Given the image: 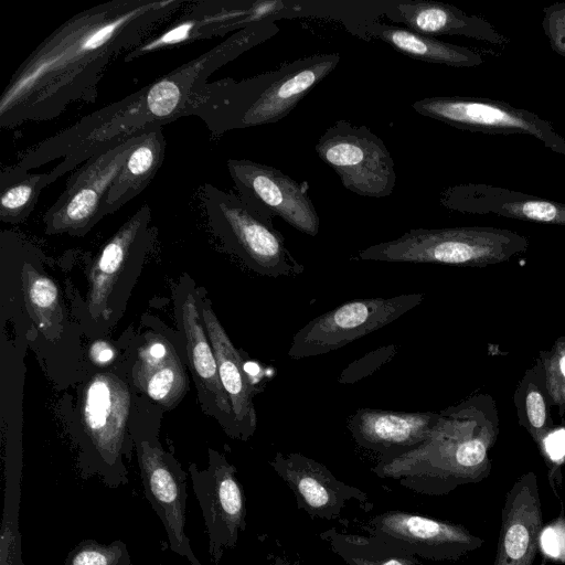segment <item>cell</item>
I'll list each match as a JSON object with an SVG mask.
<instances>
[{"label":"cell","instance_id":"obj_1","mask_svg":"<svg viewBox=\"0 0 565 565\" xmlns=\"http://www.w3.org/2000/svg\"><path fill=\"white\" fill-rule=\"evenodd\" d=\"M186 0H111L87 8L49 34L17 67L0 96V127L61 116L95 103L111 60L146 39Z\"/></svg>","mask_w":565,"mask_h":565},{"label":"cell","instance_id":"obj_2","mask_svg":"<svg viewBox=\"0 0 565 565\" xmlns=\"http://www.w3.org/2000/svg\"><path fill=\"white\" fill-rule=\"evenodd\" d=\"M278 31L275 20L268 19L234 32L222 43L137 92L82 117L30 147L17 164L30 171L63 159L51 170L57 180L94 154L134 135L192 116L201 92L216 70Z\"/></svg>","mask_w":565,"mask_h":565},{"label":"cell","instance_id":"obj_3","mask_svg":"<svg viewBox=\"0 0 565 565\" xmlns=\"http://www.w3.org/2000/svg\"><path fill=\"white\" fill-rule=\"evenodd\" d=\"M338 53L317 54L249 78L209 82L192 116L214 135L282 119L339 64Z\"/></svg>","mask_w":565,"mask_h":565},{"label":"cell","instance_id":"obj_4","mask_svg":"<svg viewBox=\"0 0 565 565\" xmlns=\"http://www.w3.org/2000/svg\"><path fill=\"white\" fill-rule=\"evenodd\" d=\"M132 395L111 372H97L84 384L79 401V469L83 478L98 477L109 488L128 483L124 458H131L128 422Z\"/></svg>","mask_w":565,"mask_h":565},{"label":"cell","instance_id":"obj_5","mask_svg":"<svg viewBox=\"0 0 565 565\" xmlns=\"http://www.w3.org/2000/svg\"><path fill=\"white\" fill-rule=\"evenodd\" d=\"M201 201L212 233L227 253L250 270L274 278L294 277L305 271L273 220L249 207L238 195L204 183Z\"/></svg>","mask_w":565,"mask_h":565},{"label":"cell","instance_id":"obj_6","mask_svg":"<svg viewBox=\"0 0 565 565\" xmlns=\"http://www.w3.org/2000/svg\"><path fill=\"white\" fill-rule=\"evenodd\" d=\"M527 247V239L494 227L414 228L371 245L355 259L386 263L476 265L503 259Z\"/></svg>","mask_w":565,"mask_h":565},{"label":"cell","instance_id":"obj_7","mask_svg":"<svg viewBox=\"0 0 565 565\" xmlns=\"http://www.w3.org/2000/svg\"><path fill=\"white\" fill-rule=\"evenodd\" d=\"M443 419L428 439L401 455L381 458L372 472L427 495H444L459 486L482 479L487 459L484 443L479 438L451 443Z\"/></svg>","mask_w":565,"mask_h":565},{"label":"cell","instance_id":"obj_8","mask_svg":"<svg viewBox=\"0 0 565 565\" xmlns=\"http://www.w3.org/2000/svg\"><path fill=\"white\" fill-rule=\"evenodd\" d=\"M151 209L143 204L102 246L88 269L86 308L89 317L116 321L141 271L153 238Z\"/></svg>","mask_w":565,"mask_h":565},{"label":"cell","instance_id":"obj_9","mask_svg":"<svg viewBox=\"0 0 565 565\" xmlns=\"http://www.w3.org/2000/svg\"><path fill=\"white\" fill-rule=\"evenodd\" d=\"M142 132L94 154L72 172L43 215L46 234L81 237L107 215L109 189Z\"/></svg>","mask_w":565,"mask_h":565},{"label":"cell","instance_id":"obj_10","mask_svg":"<svg viewBox=\"0 0 565 565\" xmlns=\"http://www.w3.org/2000/svg\"><path fill=\"white\" fill-rule=\"evenodd\" d=\"M315 150L347 190L369 198L393 193L394 160L384 141L366 126L337 120L321 135Z\"/></svg>","mask_w":565,"mask_h":565},{"label":"cell","instance_id":"obj_11","mask_svg":"<svg viewBox=\"0 0 565 565\" xmlns=\"http://www.w3.org/2000/svg\"><path fill=\"white\" fill-rule=\"evenodd\" d=\"M424 297V294H403L343 302L299 329L287 354L299 360L338 350L392 323L420 305Z\"/></svg>","mask_w":565,"mask_h":565},{"label":"cell","instance_id":"obj_12","mask_svg":"<svg viewBox=\"0 0 565 565\" xmlns=\"http://www.w3.org/2000/svg\"><path fill=\"white\" fill-rule=\"evenodd\" d=\"M413 109L458 129L489 135H529L551 151L565 154V138L537 114L488 97L434 96L416 100Z\"/></svg>","mask_w":565,"mask_h":565},{"label":"cell","instance_id":"obj_13","mask_svg":"<svg viewBox=\"0 0 565 565\" xmlns=\"http://www.w3.org/2000/svg\"><path fill=\"white\" fill-rule=\"evenodd\" d=\"M145 495L162 522L170 550L190 565H202L185 533L186 475L153 435L132 433Z\"/></svg>","mask_w":565,"mask_h":565},{"label":"cell","instance_id":"obj_14","mask_svg":"<svg viewBox=\"0 0 565 565\" xmlns=\"http://www.w3.org/2000/svg\"><path fill=\"white\" fill-rule=\"evenodd\" d=\"M237 470L226 457L209 449L204 469L190 463L189 475L202 511L211 559L218 564L224 552L234 548L246 529V500Z\"/></svg>","mask_w":565,"mask_h":565},{"label":"cell","instance_id":"obj_15","mask_svg":"<svg viewBox=\"0 0 565 565\" xmlns=\"http://www.w3.org/2000/svg\"><path fill=\"white\" fill-rule=\"evenodd\" d=\"M196 289L193 280L185 274L173 287V299L199 402L202 411L213 417L227 436L241 440L231 402L222 385L215 354L199 310Z\"/></svg>","mask_w":565,"mask_h":565},{"label":"cell","instance_id":"obj_16","mask_svg":"<svg viewBox=\"0 0 565 565\" xmlns=\"http://www.w3.org/2000/svg\"><path fill=\"white\" fill-rule=\"evenodd\" d=\"M226 166L238 196L249 207L269 220L278 216L309 236L318 234L320 218L303 184L248 159H228Z\"/></svg>","mask_w":565,"mask_h":565},{"label":"cell","instance_id":"obj_17","mask_svg":"<svg viewBox=\"0 0 565 565\" xmlns=\"http://www.w3.org/2000/svg\"><path fill=\"white\" fill-rule=\"evenodd\" d=\"M280 2L194 1L181 17L129 50L125 62L193 41L223 36L258 21L274 19Z\"/></svg>","mask_w":565,"mask_h":565},{"label":"cell","instance_id":"obj_18","mask_svg":"<svg viewBox=\"0 0 565 565\" xmlns=\"http://www.w3.org/2000/svg\"><path fill=\"white\" fill-rule=\"evenodd\" d=\"M365 529L370 535L431 561L458 559L484 543L460 524L397 510L374 515Z\"/></svg>","mask_w":565,"mask_h":565},{"label":"cell","instance_id":"obj_19","mask_svg":"<svg viewBox=\"0 0 565 565\" xmlns=\"http://www.w3.org/2000/svg\"><path fill=\"white\" fill-rule=\"evenodd\" d=\"M269 465L290 488L299 510L311 519L333 521L351 501L367 503V494L339 480L324 465L300 452L278 451Z\"/></svg>","mask_w":565,"mask_h":565},{"label":"cell","instance_id":"obj_20","mask_svg":"<svg viewBox=\"0 0 565 565\" xmlns=\"http://www.w3.org/2000/svg\"><path fill=\"white\" fill-rule=\"evenodd\" d=\"M441 416L431 412H398L363 407L348 419V430L362 448L381 458L401 455L424 443Z\"/></svg>","mask_w":565,"mask_h":565},{"label":"cell","instance_id":"obj_21","mask_svg":"<svg viewBox=\"0 0 565 565\" xmlns=\"http://www.w3.org/2000/svg\"><path fill=\"white\" fill-rule=\"evenodd\" d=\"M441 202L450 210L493 214L521 221L565 226V203L484 183L449 188Z\"/></svg>","mask_w":565,"mask_h":565},{"label":"cell","instance_id":"obj_22","mask_svg":"<svg viewBox=\"0 0 565 565\" xmlns=\"http://www.w3.org/2000/svg\"><path fill=\"white\" fill-rule=\"evenodd\" d=\"M542 524L537 481L533 473H527L505 495L493 565H532Z\"/></svg>","mask_w":565,"mask_h":565},{"label":"cell","instance_id":"obj_23","mask_svg":"<svg viewBox=\"0 0 565 565\" xmlns=\"http://www.w3.org/2000/svg\"><path fill=\"white\" fill-rule=\"evenodd\" d=\"M199 310L212 344L222 385L230 398L241 440L253 437L257 427L254 385L246 372L241 352L235 348L216 317L206 291L196 289Z\"/></svg>","mask_w":565,"mask_h":565},{"label":"cell","instance_id":"obj_24","mask_svg":"<svg viewBox=\"0 0 565 565\" xmlns=\"http://www.w3.org/2000/svg\"><path fill=\"white\" fill-rule=\"evenodd\" d=\"M383 14L407 29L428 36L460 35L499 47L511 40L486 18L437 1L384 2Z\"/></svg>","mask_w":565,"mask_h":565},{"label":"cell","instance_id":"obj_25","mask_svg":"<svg viewBox=\"0 0 565 565\" xmlns=\"http://www.w3.org/2000/svg\"><path fill=\"white\" fill-rule=\"evenodd\" d=\"M348 30L364 40H380L412 58L452 67H476L483 55L470 47L444 42L407 28L382 23L374 18L349 20Z\"/></svg>","mask_w":565,"mask_h":565},{"label":"cell","instance_id":"obj_26","mask_svg":"<svg viewBox=\"0 0 565 565\" xmlns=\"http://www.w3.org/2000/svg\"><path fill=\"white\" fill-rule=\"evenodd\" d=\"M135 385L161 407H175L189 390V379L174 347L150 333L137 351L132 365Z\"/></svg>","mask_w":565,"mask_h":565},{"label":"cell","instance_id":"obj_27","mask_svg":"<svg viewBox=\"0 0 565 565\" xmlns=\"http://www.w3.org/2000/svg\"><path fill=\"white\" fill-rule=\"evenodd\" d=\"M166 146L162 126L141 134L109 189L107 214L117 212L149 185L162 166Z\"/></svg>","mask_w":565,"mask_h":565},{"label":"cell","instance_id":"obj_28","mask_svg":"<svg viewBox=\"0 0 565 565\" xmlns=\"http://www.w3.org/2000/svg\"><path fill=\"white\" fill-rule=\"evenodd\" d=\"M347 565H418V557L374 535L345 533L335 527L320 533Z\"/></svg>","mask_w":565,"mask_h":565},{"label":"cell","instance_id":"obj_29","mask_svg":"<svg viewBox=\"0 0 565 565\" xmlns=\"http://www.w3.org/2000/svg\"><path fill=\"white\" fill-rule=\"evenodd\" d=\"M52 171L33 173L18 164L0 172V220L23 223L34 211L42 190L55 182Z\"/></svg>","mask_w":565,"mask_h":565},{"label":"cell","instance_id":"obj_30","mask_svg":"<svg viewBox=\"0 0 565 565\" xmlns=\"http://www.w3.org/2000/svg\"><path fill=\"white\" fill-rule=\"evenodd\" d=\"M21 274L24 300L30 316L47 338H54L58 334L63 320L57 285L30 262L23 263Z\"/></svg>","mask_w":565,"mask_h":565},{"label":"cell","instance_id":"obj_31","mask_svg":"<svg viewBox=\"0 0 565 565\" xmlns=\"http://www.w3.org/2000/svg\"><path fill=\"white\" fill-rule=\"evenodd\" d=\"M19 478L7 479L4 490L3 519L1 526L0 565H23L21 535L19 531Z\"/></svg>","mask_w":565,"mask_h":565},{"label":"cell","instance_id":"obj_32","mask_svg":"<svg viewBox=\"0 0 565 565\" xmlns=\"http://www.w3.org/2000/svg\"><path fill=\"white\" fill-rule=\"evenodd\" d=\"M64 565H134L126 543L115 540L103 544L86 539L67 554Z\"/></svg>","mask_w":565,"mask_h":565},{"label":"cell","instance_id":"obj_33","mask_svg":"<svg viewBox=\"0 0 565 565\" xmlns=\"http://www.w3.org/2000/svg\"><path fill=\"white\" fill-rule=\"evenodd\" d=\"M395 353V345L383 347L367 353L348 365L340 374L339 382L342 384H352L362 380L391 360Z\"/></svg>","mask_w":565,"mask_h":565},{"label":"cell","instance_id":"obj_34","mask_svg":"<svg viewBox=\"0 0 565 565\" xmlns=\"http://www.w3.org/2000/svg\"><path fill=\"white\" fill-rule=\"evenodd\" d=\"M542 28L550 47L565 57V2L543 8Z\"/></svg>","mask_w":565,"mask_h":565},{"label":"cell","instance_id":"obj_35","mask_svg":"<svg viewBox=\"0 0 565 565\" xmlns=\"http://www.w3.org/2000/svg\"><path fill=\"white\" fill-rule=\"evenodd\" d=\"M540 546L543 552L555 559L565 562V519L558 518L542 529Z\"/></svg>","mask_w":565,"mask_h":565},{"label":"cell","instance_id":"obj_36","mask_svg":"<svg viewBox=\"0 0 565 565\" xmlns=\"http://www.w3.org/2000/svg\"><path fill=\"white\" fill-rule=\"evenodd\" d=\"M89 360L99 367L110 365L115 358V348L105 340H96L88 349Z\"/></svg>","mask_w":565,"mask_h":565},{"label":"cell","instance_id":"obj_37","mask_svg":"<svg viewBox=\"0 0 565 565\" xmlns=\"http://www.w3.org/2000/svg\"><path fill=\"white\" fill-rule=\"evenodd\" d=\"M526 411L531 425L541 428L545 423V405L539 392H530L526 396Z\"/></svg>","mask_w":565,"mask_h":565},{"label":"cell","instance_id":"obj_38","mask_svg":"<svg viewBox=\"0 0 565 565\" xmlns=\"http://www.w3.org/2000/svg\"><path fill=\"white\" fill-rule=\"evenodd\" d=\"M548 450L553 458H559L565 452V434L559 433L552 436L548 443Z\"/></svg>","mask_w":565,"mask_h":565},{"label":"cell","instance_id":"obj_39","mask_svg":"<svg viewBox=\"0 0 565 565\" xmlns=\"http://www.w3.org/2000/svg\"><path fill=\"white\" fill-rule=\"evenodd\" d=\"M267 565H299V564H295V563H290L288 561H285L282 558H275L274 562L267 564Z\"/></svg>","mask_w":565,"mask_h":565},{"label":"cell","instance_id":"obj_40","mask_svg":"<svg viewBox=\"0 0 565 565\" xmlns=\"http://www.w3.org/2000/svg\"><path fill=\"white\" fill-rule=\"evenodd\" d=\"M559 369L565 377V355L559 360Z\"/></svg>","mask_w":565,"mask_h":565}]
</instances>
